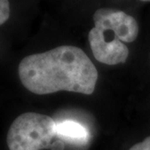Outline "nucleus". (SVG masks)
<instances>
[{
	"label": "nucleus",
	"instance_id": "f257e3e1",
	"mask_svg": "<svg viewBox=\"0 0 150 150\" xmlns=\"http://www.w3.org/2000/svg\"><path fill=\"white\" fill-rule=\"evenodd\" d=\"M18 76L23 85L35 94L69 91L90 95L95 89L98 71L81 48L63 45L23 58Z\"/></svg>",
	"mask_w": 150,
	"mask_h": 150
},
{
	"label": "nucleus",
	"instance_id": "f03ea898",
	"mask_svg": "<svg viewBox=\"0 0 150 150\" xmlns=\"http://www.w3.org/2000/svg\"><path fill=\"white\" fill-rule=\"evenodd\" d=\"M57 135V124L51 117L37 112H24L15 118L7 134L9 150L51 149Z\"/></svg>",
	"mask_w": 150,
	"mask_h": 150
},
{
	"label": "nucleus",
	"instance_id": "7ed1b4c3",
	"mask_svg": "<svg viewBox=\"0 0 150 150\" xmlns=\"http://www.w3.org/2000/svg\"><path fill=\"white\" fill-rule=\"evenodd\" d=\"M108 12V8H100L94 13V28L88 33L89 44L98 62L108 65L123 64L129 57V48L121 41Z\"/></svg>",
	"mask_w": 150,
	"mask_h": 150
},
{
	"label": "nucleus",
	"instance_id": "20e7f679",
	"mask_svg": "<svg viewBox=\"0 0 150 150\" xmlns=\"http://www.w3.org/2000/svg\"><path fill=\"white\" fill-rule=\"evenodd\" d=\"M57 135L68 141L76 144H83L88 138L85 128L79 123L67 120L57 124Z\"/></svg>",
	"mask_w": 150,
	"mask_h": 150
},
{
	"label": "nucleus",
	"instance_id": "39448f33",
	"mask_svg": "<svg viewBox=\"0 0 150 150\" xmlns=\"http://www.w3.org/2000/svg\"><path fill=\"white\" fill-rule=\"evenodd\" d=\"M10 13L9 4L6 0L0 1V24H4L8 18Z\"/></svg>",
	"mask_w": 150,
	"mask_h": 150
},
{
	"label": "nucleus",
	"instance_id": "423d86ee",
	"mask_svg": "<svg viewBox=\"0 0 150 150\" xmlns=\"http://www.w3.org/2000/svg\"><path fill=\"white\" fill-rule=\"evenodd\" d=\"M129 150H150V136L147 137L144 141L134 144Z\"/></svg>",
	"mask_w": 150,
	"mask_h": 150
},
{
	"label": "nucleus",
	"instance_id": "0eeeda50",
	"mask_svg": "<svg viewBox=\"0 0 150 150\" xmlns=\"http://www.w3.org/2000/svg\"><path fill=\"white\" fill-rule=\"evenodd\" d=\"M51 150H64V143L62 140H58L53 143L51 146Z\"/></svg>",
	"mask_w": 150,
	"mask_h": 150
}]
</instances>
